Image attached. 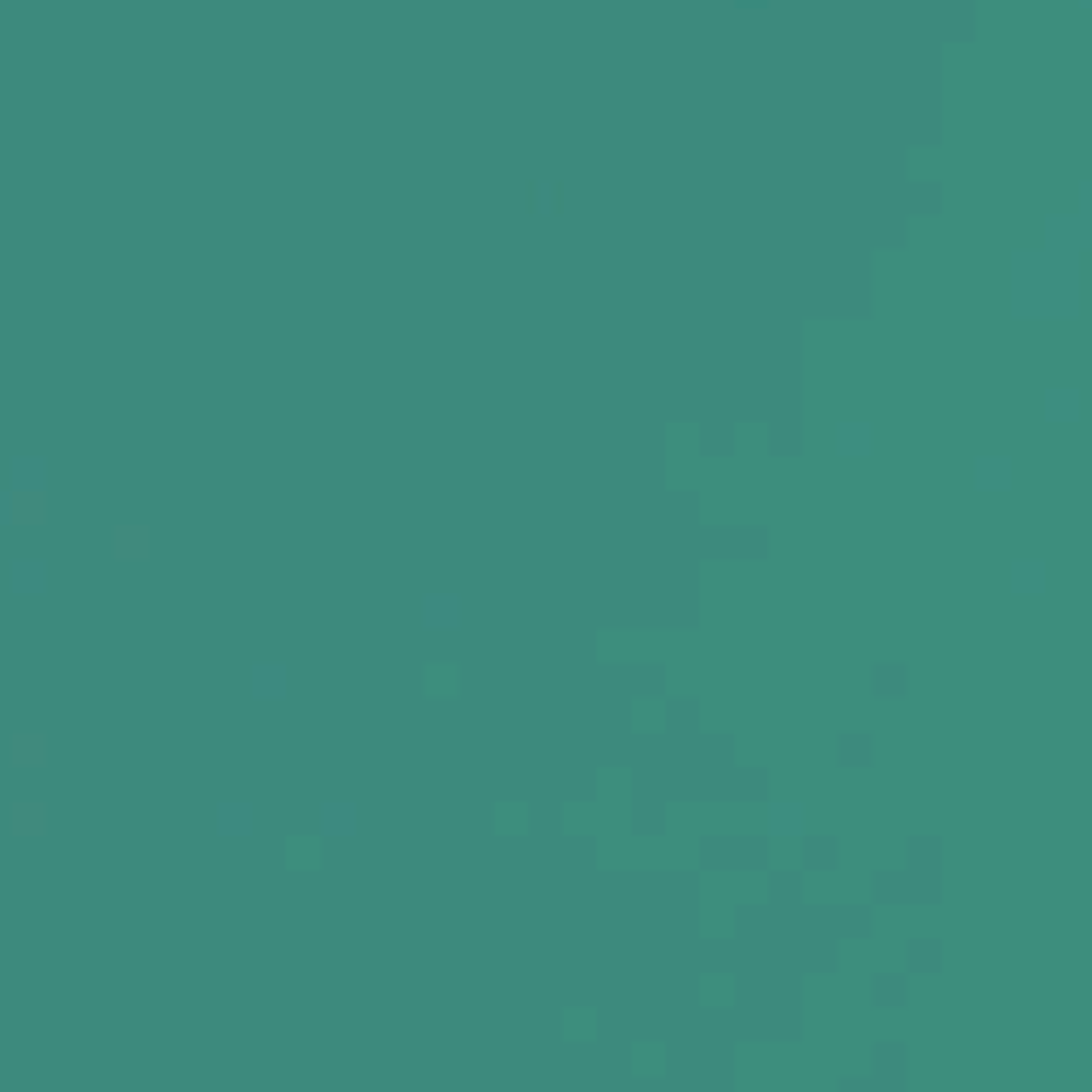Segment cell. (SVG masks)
I'll use <instances>...</instances> for the list:
<instances>
[{
  "label": "cell",
  "instance_id": "1",
  "mask_svg": "<svg viewBox=\"0 0 1092 1092\" xmlns=\"http://www.w3.org/2000/svg\"><path fill=\"white\" fill-rule=\"evenodd\" d=\"M47 483H52V461L43 452H18L9 461V487L18 496H43Z\"/></svg>",
  "mask_w": 1092,
  "mask_h": 1092
},
{
  "label": "cell",
  "instance_id": "2",
  "mask_svg": "<svg viewBox=\"0 0 1092 1092\" xmlns=\"http://www.w3.org/2000/svg\"><path fill=\"white\" fill-rule=\"evenodd\" d=\"M52 585V560L47 555H13L9 589L13 593H47Z\"/></svg>",
  "mask_w": 1092,
  "mask_h": 1092
},
{
  "label": "cell",
  "instance_id": "3",
  "mask_svg": "<svg viewBox=\"0 0 1092 1092\" xmlns=\"http://www.w3.org/2000/svg\"><path fill=\"white\" fill-rule=\"evenodd\" d=\"M248 688H252V696H261V700H277V696H286L291 691V666H286L282 657H261V661H252V674H248Z\"/></svg>",
  "mask_w": 1092,
  "mask_h": 1092
},
{
  "label": "cell",
  "instance_id": "4",
  "mask_svg": "<svg viewBox=\"0 0 1092 1092\" xmlns=\"http://www.w3.org/2000/svg\"><path fill=\"white\" fill-rule=\"evenodd\" d=\"M422 627H461V593L457 589H432V593H422Z\"/></svg>",
  "mask_w": 1092,
  "mask_h": 1092
},
{
  "label": "cell",
  "instance_id": "5",
  "mask_svg": "<svg viewBox=\"0 0 1092 1092\" xmlns=\"http://www.w3.org/2000/svg\"><path fill=\"white\" fill-rule=\"evenodd\" d=\"M358 828V802L350 799H324L321 802V832L324 836H350Z\"/></svg>",
  "mask_w": 1092,
  "mask_h": 1092
},
{
  "label": "cell",
  "instance_id": "6",
  "mask_svg": "<svg viewBox=\"0 0 1092 1092\" xmlns=\"http://www.w3.org/2000/svg\"><path fill=\"white\" fill-rule=\"evenodd\" d=\"M214 815H218V832L227 836H244L257 828V807L248 799H222Z\"/></svg>",
  "mask_w": 1092,
  "mask_h": 1092
},
{
  "label": "cell",
  "instance_id": "7",
  "mask_svg": "<svg viewBox=\"0 0 1092 1092\" xmlns=\"http://www.w3.org/2000/svg\"><path fill=\"white\" fill-rule=\"evenodd\" d=\"M22 513V496L13 487H0V525H13Z\"/></svg>",
  "mask_w": 1092,
  "mask_h": 1092
},
{
  "label": "cell",
  "instance_id": "8",
  "mask_svg": "<svg viewBox=\"0 0 1092 1092\" xmlns=\"http://www.w3.org/2000/svg\"><path fill=\"white\" fill-rule=\"evenodd\" d=\"M533 193H538V210H551V197H555L551 180H533Z\"/></svg>",
  "mask_w": 1092,
  "mask_h": 1092
}]
</instances>
